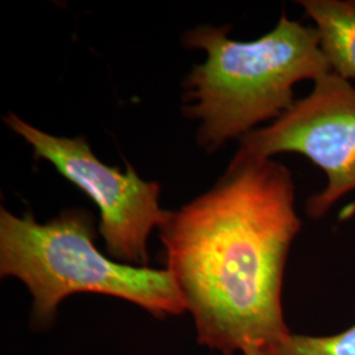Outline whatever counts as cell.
I'll return each instance as SVG.
<instances>
[{
  "instance_id": "obj_1",
  "label": "cell",
  "mask_w": 355,
  "mask_h": 355,
  "mask_svg": "<svg viewBox=\"0 0 355 355\" xmlns=\"http://www.w3.org/2000/svg\"><path fill=\"white\" fill-rule=\"evenodd\" d=\"M300 229L288 167L240 149L209 190L168 211L158 228L166 270L200 346L261 354L291 334L282 291Z\"/></svg>"
},
{
  "instance_id": "obj_2",
  "label": "cell",
  "mask_w": 355,
  "mask_h": 355,
  "mask_svg": "<svg viewBox=\"0 0 355 355\" xmlns=\"http://www.w3.org/2000/svg\"><path fill=\"white\" fill-rule=\"evenodd\" d=\"M229 32V26H200L183 36L186 48L207 53L183 80L189 103L183 114L200 123L196 141L208 152L278 120L296 102V83L331 71L318 28L284 13L272 31L254 41L232 40Z\"/></svg>"
},
{
  "instance_id": "obj_3",
  "label": "cell",
  "mask_w": 355,
  "mask_h": 355,
  "mask_svg": "<svg viewBox=\"0 0 355 355\" xmlns=\"http://www.w3.org/2000/svg\"><path fill=\"white\" fill-rule=\"evenodd\" d=\"M95 239L94 216L82 208L64 209L48 223L0 208V277L20 280L31 292L35 329L53 327L60 305L76 293L121 299L159 320L186 313L166 268L117 262L96 248Z\"/></svg>"
},
{
  "instance_id": "obj_4",
  "label": "cell",
  "mask_w": 355,
  "mask_h": 355,
  "mask_svg": "<svg viewBox=\"0 0 355 355\" xmlns=\"http://www.w3.org/2000/svg\"><path fill=\"white\" fill-rule=\"evenodd\" d=\"M6 125L96 204L101 212L99 233L105 253L114 261L148 267V240L153 229L165 223L168 211L159 207L161 186L146 182L133 166L105 165L91 150L85 137H58L31 125L17 114H7Z\"/></svg>"
},
{
  "instance_id": "obj_5",
  "label": "cell",
  "mask_w": 355,
  "mask_h": 355,
  "mask_svg": "<svg viewBox=\"0 0 355 355\" xmlns=\"http://www.w3.org/2000/svg\"><path fill=\"white\" fill-rule=\"evenodd\" d=\"M239 149L262 158L295 153L306 157L328 178L327 187L308 198L306 215L321 218L355 190V87L329 71L313 89L267 127L240 139Z\"/></svg>"
},
{
  "instance_id": "obj_6",
  "label": "cell",
  "mask_w": 355,
  "mask_h": 355,
  "mask_svg": "<svg viewBox=\"0 0 355 355\" xmlns=\"http://www.w3.org/2000/svg\"><path fill=\"white\" fill-rule=\"evenodd\" d=\"M299 4L318 28L330 70L355 80V0H302Z\"/></svg>"
},
{
  "instance_id": "obj_7",
  "label": "cell",
  "mask_w": 355,
  "mask_h": 355,
  "mask_svg": "<svg viewBox=\"0 0 355 355\" xmlns=\"http://www.w3.org/2000/svg\"><path fill=\"white\" fill-rule=\"evenodd\" d=\"M259 355H355V325L324 337L291 333Z\"/></svg>"
},
{
  "instance_id": "obj_8",
  "label": "cell",
  "mask_w": 355,
  "mask_h": 355,
  "mask_svg": "<svg viewBox=\"0 0 355 355\" xmlns=\"http://www.w3.org/2000/svg\"><path fill=\"white\" fill-rule=\"evenodd\" d=\"M245 355H259V354H257V353H249V354H245Z\"/></svg>"
}]
</instances>
